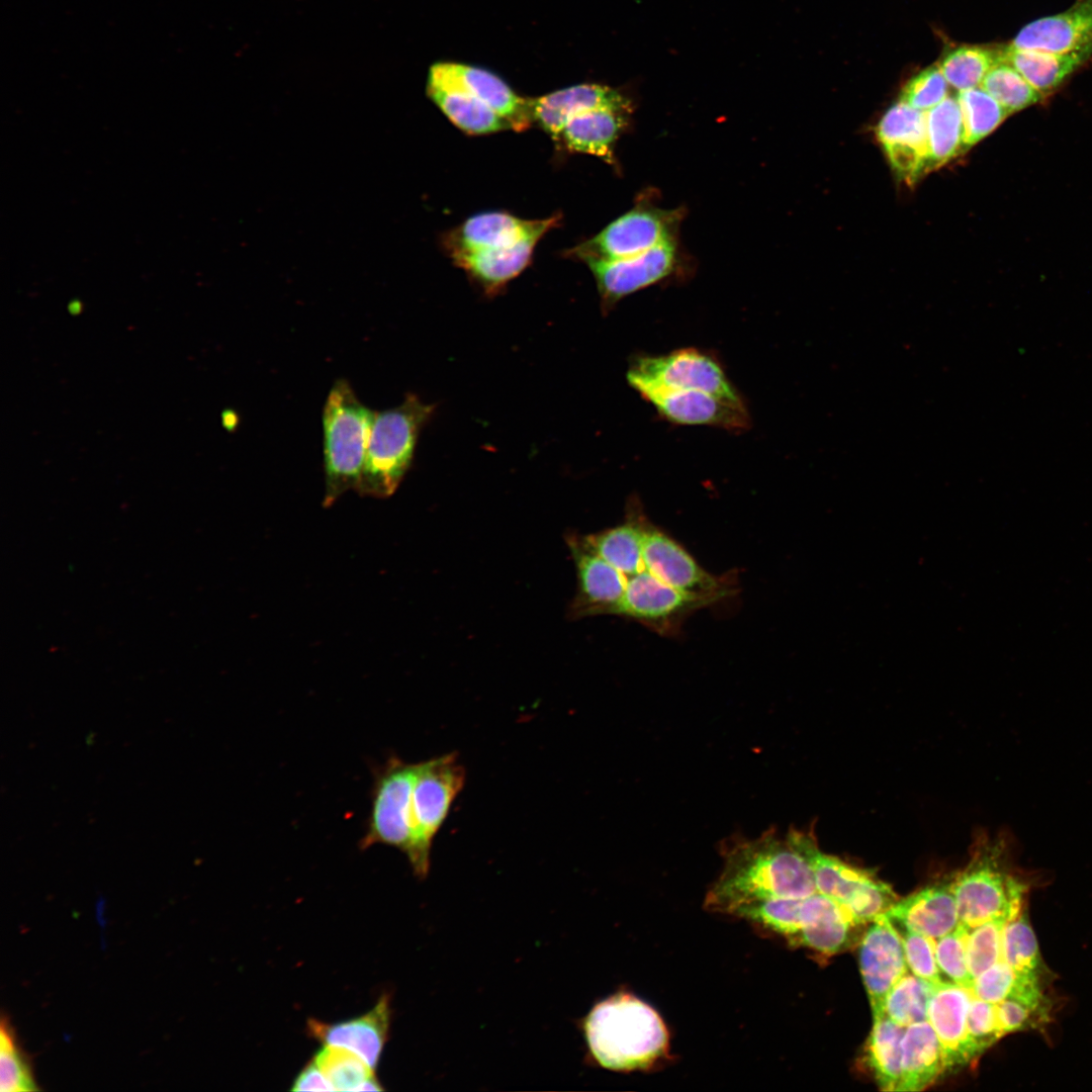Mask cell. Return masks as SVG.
Segmentation results:
<instances>
[{
  "instance_id": "2",
  "label": "cell",
  "mask_w": 1092,
  "mask_h": 1092,
  "mask_svg": "<svg viewBox=\"0 0 1092 1092\" xmlns=\"http://www.w3.org/2000/svg\"><path fill=\"white\" fill-rule=\"evenodd\" d=\"M1014 843L1007 833H980L966 867L951 881L960 924L972 928L1021 912L1031 882L1014 863Z\"/></svg>"
},
{
  "instance_id": "16",
  "label": "cell",
  "mask_w": 1092,
  "mask_h": 1092,
  "mask_svg": "<svg viewBox=\"0 0 1092 1092\" xmlns=\"http://www.w3.org/2000/svg\"><path fill=\"white\" fill-rule=\"evenodd\" d=\"M560 215L544 219H523L509 212L491 211L473 215L445 235L450 257L515 245L530 237H543L558 225Z\"/></svg>"
},
{
  "instance_id": "13",
  "label": "cell",
  "mask_w": 1092,
  "mask_h": 1092,
  "mask_svg": "<svg viewBox=\"0 0 1092 1092\" xmlns=\"http://www.w3.org/2000/svg\"><path fill=\"white\" fill-rule=\"evenodd\" d=\"M601 299V309L609 313L624 297L657 284L679 267L677 240L662 243L635 256L586 264Z\"/></svg>"
},
{
  "instance_id": "38",
  "label": "cell",
  "mask_w": 1092,
  "mask_h": 1092,
  "mask_svg": "<svg viewBox=\"0 0 1092 1092\" xmlns=\"http://www.w3.org/2000/svg\"><path fill=\"white\" fill-rule=\"evenodd\" d=\"M957 98L963 116L965 148L989 135L1010 114L982 88L959 91Z\"/></svg>"
},
{
  "instance_id": "48",
  "label": "cell",
  "mask_w": 1092,
  "mask_h": 1092,
  "mask_svg": "<svg viewBox=\"0 0 1092 1092\" xmlns=\"http://www.w3.org/2000/svg\"><path fill=\"white\" fill-rule=\"evenodd\" d=\"M292 1091H335L327 1077L312 1060L297 1075Z\"/></svg>"
},
{
  "instance_id": "4",
  "label": "cell",
  "mask_w": 1092,
  "mask_h": 1092,
  "mask_svg": "<svg viewBox=\"0 0 1092 1092\" xmlns=\"http://www.w3.org/2000/svg\"><path fill=\"white\" fill-rule=\"evenodd\" d=\"M375 412L361 402L346 379L331 387L323 411L324 505L356 489L363 469Z\"/></svg>"
},
{
  "instance_id": "49",
  "label": "cell",
  "mask_w": 1092,
  "mask_h": 1092,
  "mask_svg": "<svg viewBox=\"0 0 1092 1092\" xmlns=\"http://www.w3.org/2000/svg\"><path fill=\"white\" fill-rule=\"evenodd\" d=\"M235 422H236V419H235V415L233 413H231V412L223 413V415H222V423H223V425H224V427L226 429L234 428L235 427Z\"/></svg>"
},
{
  "instance_id": "1",
  "label": "cell",
  "mask_w": 1092,
  "mask_h": 1092,
  "mask_svg": "<svg viewBox=\"0 0 1092 1092\" xmlns=\"http://www.w3.org/2000/svg\"><path fill=\"white\" fill-rule=\"evenodd\" d=\"M723 858L704 904L712 912L734 915L757 902L817 893L802 830L791 829L786 836L767 830L753 839H734L723 847Z\"/></svg>"
},
{
  "instance_id": "46",
  "label": "cell",
  "mask_w": 1092,
  "mask_h": 1092,
  "mask_svg": "<svg viewBox=\"0 0 1092 1092\" xmlns=\"http://www.w3.org/2000/svg\"><path fill=\"white\" fill-rule=\"evenodd\" d=\"M902 942L908 970L933 985L942 977L935 958V939L915 931L902 929Z\"/></svg>"
},
{
  "instance_id": "5",
  "label": "cell",
  "mask_w": 1092,
  "mask_h": 1092,
  "mask_svg": "<svg viewBox=\"0 0 1092 1092\" xmlns=\"http://www.w3.org/2000/svg\"><path fill=\"white\" fill-rule=\"evenodd\" d=\"M434 410V404L407 393L397 406L375 412L357 492L386 497L396 490L412 465L420 433Z\"/></svg>"
},
{
  "instance_id": "50",
  "label": "cell",
  "mask_w": 1092,
  "mask_h": 1092,
  "mask_svg": "<svg viewBox=\"0 0 1092 1092\" xmlns=\"http://www.w3.org/2000/svg\"><path fill=\"white\" fill-rule=\"evenodd\" d=\"M69 310L71 311V313H72V314H77V313H79V312H80V305H79V304H78V305H76V304H75V302H73V303H72V304H71V305L69 306Z\"/></svg>"
},
{
  "instance_id": "28",
  "label": "cell",
  "mask_w": 1092,
  "mask_h": 1092,
  "mask_svg": "<svg viewBox=\"0 0 1092 1092\" xmlns=\"http://www.w3.org/2000/svg\"><path fill=\"white\" fill-rule=\"evenodd\" d=\"M648 522L638 498L632 497L622 524L580 538L589 549L628 577L642 566L643 538Z\"/></svg>"
},
{
  "instance_id": "32",
  "label": "cell",
  "mask_w": 1092,
  "mask_h": 1092,
  "mask_svg": "<svg viewBox=\"0 0 1092 1092\" xmlns=\"http://www.w3.org/2000/svg\"><path fill=\"white\" fill-rule=\"evenodd\" d=\"M905 1029L885 1013L874 1016V1025L864 1048V1064L884 1091H897Z\"/></svg>"
},
{
  "instance_id": "27",
  "label": "cell",
  "mask_w": 1092,
  "mask_h": 1092,
  "mask_svg": "<svg viewBox=\"0 0 1092 1092\" xmlns=\"http://www.w3.org/2000/svg\"><path fill=\"white\" fill-rule=\"evenodd\" d=\"M541 237H530L515 245L458 254L451 259L486 295H495L531 262Z\"/></svg>"
},
{
  "instance_id": "3",
  "label": "cell",
  "mask_w": 1092,
  "mask_h": 1092,
  "mask_svg": "<svg viewBox=\"0 0 1092 1092\" xmlns=\"http://www.w3.org/2000/svg\"><path fill=\"white\" fill-rule=\"evenodd\" d=\"M593 1058L604 1068H648L668 1046V1032L658 1013L637 997L618 993L598 1003L583 1022Z\"/></svg>"
},
{
  "instance_id": "23",
  "label": "cell",
  "mask_w": 1092,
  "mask_h": 1092,
  "mask_svg": "<svg viewBox=\"0 0 1092 1092\" xmlns=\"http://www.w3.org/2000/svg\"><path fill=\"white\" fill-rule=\"evenodd\" d=\"M886 915L903 929L932 939L942 937L960 924L951 881L929 885L898 900Z\"/></svg>"
},
{
  "instance_id": "41",
  "label": "cell",
  "mask_w": 1092,
  "mask_h": 1092,
  "mask_svg": "<svg viewBox=\"0 0 1092 1092\" xmlns=\"http://www.w3.org/2000/svg\"><path fill=\"white\" fill-rule=\"evenodd\" d=\"M0 1090L29 1092L39 1088L33 1078L30 1060L16 1041L10 1021L2 1015L0 1024Z\"/></svg>"
},
{
  "instance_id": "33",
  "label": "cell",
  "mask_w": 1092,
  "mask_h": 1092,
  "mask_svg": "<svg viewBox=\"0 0 1092 1092\" xmlns=\"http://www.w3.org/2000/svg\"><path fill=\"white\" fill-rule=\"evenodd\" d=\"M928 145V169L952 159L964 148V124L957 96H947L925 111Z\"/></svg>"
},
{
  "instance_id": "6",
  "label": "cell",
  "mask_w": 1092,
  "mask_h": 1092,
  "mask_svg": "<svg viewBox=\"0 0 1092 1092\" xmlns=\"http://www.w3.org/2000/svg\"><path fill=\"white\" fill-rule=\"evenodd\" d=\"M464 782L465 770L456 753L418 762L411 804L413 836L406 857L419 878L429 872L432 842Z\"/></svg>"
},
{
  "instance_id": "25",
  "label": "cell",
  "mask_w": 1092,
  "mask_h": 1092,
  "mask_svg": "<svg viewBox=\"0 0 1092 1092\" xmlns=\"http://www.w3.org/2000/svg\"><path fill=\"white\" fill-rule=\"evenodd\" d=\"M432 69L486 104L509 123L511 129L524 130L534 123L531 99L517 95L490 72L452 63L438 64Z\"/></svg>"
},
{
  "instance_id": "10",
  "label": "cell",
  "mask_w": 1092,
  "mask_h": 1092,
  "mask_svg": "<svg viewBox=\"0 0 1092 1092\" xmlns=\"http://www.w3.org/2000/svg\"><path fill=\"white\" fill-rule=\"evenodd\" d=\"M627 381L634 390L650 386L742 397L719 360L697 348H681L662 355L636 356L627 371Z\"/></svg>"
},
{
  "instance_id": "36",
  "label": "cell",
  "mask_w": 1092,
  "mask_h": 1092,
  "mask_svg": "<svg viewBox=\"0 0 1092 1092\" xmlns=\"http://www.w3.org/2000/svg\"><path fill=\"white\" fill-rule=\"evenodd\" d=\"M1001 56L1002 49L961 46L944 55L939 68L951 87L964 91L981 85L988 71Z\"/></svg>"
},
{
  "instance_id": "19",
  "label": "cell",
  "mask_w": 1092,
  "mask_h": 1092,
  "mask_svg": "<svg viewBox=\"0 0 1092 1092\" xmlns=\"http://www.w3.org/2000/svg\"><path fill=\"white\" fill-rule=\"evenodd\" d=\"M972 999L970 989L950 981L935 985L931 994L927 1021L939 1040L946 1071L962 1068L977 1059L968 1035Z\"/></svg>"
},
{
  "instance_id": "37",
  "label": "cell",
  "mask_w": 1092,
  "mask_h": 1092,
  "mask_svg": "<svg viewBox=\"0 0 1092 1092\" xmlns=\"http://www.w3.org/2000/svg\"><path fill=\"white\" fill-rule=\"evenodd\" d=\"M981 88L990 94L1010 114L1040 102L1043 96L1004 60L1003 56L984 77Z\"/></svg>"
},
{
  "instance_id": "45",
  "label": "cell",
  "mask_w": 1092,
  "mask_h": 1092,
  "mask_svg": "<svg viewBox=\"0 0 1092 1092\" xmlns=\"http://www.w3.org/2000/svg\"><path fill=\"white\" fill-rule=\"evenodd\" d=\"M1050 1011L1051 1006L1035 1005L1016 997L1006 998L996 1004L1002 1036L1042 1027L1051 1019Z\"/></svg>"
},
{
  "instance_id": "15",
  "label": "cell",
  "mask_w": 1092,
  "mask_h": 1092,
  "mask_svg": "<svg viewBox=\"0 0 1092 1092\" xmlns=\"http://www.w3.org/2000/svg\"><path fill=\"white\" fill-rule=\"evenodd\" d=\"M859 968L874 1016L884 1013L888 993L908 972L902 936L886 913L871 922L861 938Z\"/></svg>"
},
{
  "instance_id": "14",
  "label": "cell",
  "mask_w": 1092,
  "mask_h": 1092,
  "mask_svg": "<svg viewBox=\"0 0 1092 1092\" xmlns=\"http://www.w3.org/2000/svg\"><path fill=\"white\" fill-rule=\"evenodd\" d=\"M635 390L658 415L672 424L709 426L736 433L751 426V418L742 397L650 386Z\"/></svg>"
},
{
  "instance_id": "31",
  "label": "cell",
  "mask_w": 1092,
  "mask_h": 1092,
  "mask_svg": "<svg viewBox=\"0 0 1092 1092\" xmlns=\"http://www.w3.org/2000/svg\"><path fill=\"white\" fill-rule=\"evenodd\" d=\"M1002 56L1044 98L1085 65L1092 58V51L1051 53L1016 49L1009 44L1002 49Z\"/></svg>"
},
{
  "instance_id": "17",
  "label": "cell",
  "mask_w": 1092,
  "mask_h": 1092,
  "mask_svg": "<svg viewBox=\"0 0 1092 1092\" xmlns=\"http://www.w3.org/2000/svg\"><path fill=\"white\" fill-rule=\"evenodd\" d=\"M876 132L899 177L914 181L929 170L925 111L900 100L885 112Z\"/></svg>"
},
{
  "instance_id": "8",
  "label": "cell",
  "mask_w": 1092,
  "mask_h": 1092,
  "mask_svg": "<svg viewBox=\"0 0 1092 1092\" xmlns=\"http://www.w3.org/2000/svg\"><path fill=\"white\" fill-rule=\"evenodd\" d=\"M803 839L817 892L843 906L857 923L872 922L898 901L874 873L822 852L813 833L803 831Z\"/></svg>"
},
{
  "instance_id": "7",
  "label": "cell",
  "mask_w": 1092,
  "mask_h": 1092,
  "mask_svg": "<svg viewBox=\"0 0 1092 1092\" xmlns=\"http://www.w3.org/2000/svg\"><path fill=\"white\" fill-rule=\"evenodd\" d=\"M684 216L681 208H662L647 195L640 196L631 209L593 238L568 250L565 256L585 264L635 256L677 240Z\"/></svg>"
},
{
  "instance_id": "12",
  "label": "cell",
  "mask_w": 1092,
  "mask_h": 1092,
  "mask_svg": "<svg viewBox=\"0 0 1092 1092\" xmlns=\"http://www.w3.org/2000/svg\"><path fill=\"white\" fill-rule=\"evenodd\" d=\"M642 566L661 581L684 592L722 600L735 592L733 574L720 576L708 572L675 539L650 521L643 538Z\"/></svg>"
},
{
  "instance_id": "39",
  "label": "cell",
  "mask_w": 1092,
  "mask_h": 1092,
  "mask_svg": "<svg viewBox=\"0 0 1092 1092\" xmlns=\"http://www.w3.org/2000/svg\"><path fill=\"white\" fill-rule=\"evenodd\" d=\"M934 986L907 972L888 993L884 1013L904 1027L927 1020L928 1004Z\"/></svg>"
},
{
  "instance_id": "11",
  "label": "cell",
  "mask_w": 1092,
  "mask_h": 1092,
  "mask_svg": "<svg viewBox=\"0 0 1092 1092\" xmlns=\"http://www.w3.org/2000/svg\"><path fill=\"white\" fill-rule=\"evenodd\" d=\"M721 600L674 588L641 566L637 573L627 577L618 615L637 621L661 636H674L690 615Z\"/></svg>"
},
{
  "instance_id": "30",
  "label": "cell",
  "mask_w": 1092,
  "mask_h": 1092,
  "mask_svg": "<svg viewBox=\"0 0 1092 1092\" xmlns=\"http://www.w3.org/2000/svg\"><path fill=\"white\" fill-rule=\"evenodd\" d=\"M946 1072L939 1040L927 1020L906 1027L899 1092L921 1091Z\"/></svg>"
},
{
  "instance_id": "29",
  "label": "cell",
  "mask_w": 1092,
  "mask_h": 1092,
  "mask_svg": "<svg viewBox=\"0 0 1092 1092\" xmlns=\"http://www.w3.org/2000/svg\"><path fill=\"white\" fill-rule=\"evenodd\" d=\"M429 96L448 119L468 134L511 129L509 123L467 90L431 69Z\"/></svg>"
},
{
  "instance_id": "44",
  "label": "cell",
  "mask_w": 1092,
  "mask_h": 1092,
  "mask_svg": "<svg viewBox=\"0 0 1092 1092\" xmlns=\"http://www.w3.org/2000/svg\"><path fill=\"white\" fill-rule=\"evenodd\" d=\"M948 83L939 66H930L904 86L900 100L911 107L927 111L947 97Z\"/></svg>"
},
{
  "instance_id": "42",
  "label": "cell",
  "mask_w": 1092,
  "mask_h": 1092,
  "mask_svg": "<svg viewBox=\"0 0 1092 1092\" xmlns=\"http://www.w3.org/2000/svg\"><path fill=\"white\" fill-rule=\"evenodd\" d=\"M1006 922L1005 919H993L968 929L967 962L974 980L1001 960V938Z\"/></svg>"
},
{
  "instance_id": "18",
  "label": "cell",
  "mask_w": 1092,
  "mask_h": 1092,
  "mask_svg": "<svg viewBox=\"0 0 1092 1092\" xmlns=\"http://www.w3.org/2000/svg\"><path fill=\"white\" fill-rule=\"evenodd\" d=\"M567 542L578 581L570 615L573 618L618 615L626 590V575L589 549L580 537L572 536Z\"/></svg>"
},
{
  "instance_id": "40",
  "label": "cell",
  "mask_w": 1092,
  "mask_h": 1092,
  "mask_svg": "<svg viewBox=\"0 0 1092 1092\" xmlns=\"http://www.w3.org/2000/svg\"><path fill=\"white\" fill-rule=\"evenodd\" d=\"M1042 979L1016 973L1000 960L974 980L972 993L981 1000L998 1004L1009 997H1025L1036 991Z\"/></svg>"
},
{
  "instance_id": "26",
  "label": "cell",
  "mask_w": 1092,
  "mask_h": 1092,
  "mask_svg": "<svg viewBox=\"0 0 1092 1092\" xmlns=\"http://www.w3.org/2000/svg\"><path fill=\"white\" fill-rule=\"evenodd\" d=\"M630 113L615 108L579 112L567 120L556 144L569 153L593 155L615 165L614 148L628 127Z\"/></svg>"
},
{
  "instance_id": "9",
  "label": "cell",
  "mask_w": 1092,
  "mask_h": 1092,
  "mask_svg": "<svg viewBox=\"0 0 1092 1092\" xmlns=\"http://www.w3.org/2000/svg\"><path fill=\"white\" fill-rule=\"evenodd\" d=\"M418 763H408L391 756L377 770L371 798V809L360 847L376 844L394 847L408 853L412 844V794Z\"/></svg>"
},
{
  "instance_id": "24",
  "label": "cell",
  "mask_w": 1092,
  "mask_h": 1092,
  "mask_svg": "<svg viewBox=\"0 0 1092 1092\" xmlns=\"http://www.w3.org/2000/svg\"><path fill=\"white\" fill-rule=\"evenodd\" d=\"M533 122L556 143L573 115L597 108L631 110V102L619 91L597 84H581L531 99Z\"/></svg>"
},
{
  "instance_id": "20",
  "label": "cell",
  "mask_w": 1092,
  "mask_h": 1092,
  "mask_svg": "<svg viewBox=\"0 0 1092 1092\" xmlns=\"http://www.w3.org/2000/svg\"><path fill=\"white\" fill-rule=\"evenodd\" d=\"M1010 46L1051 53L1092 51V0H1076L1063 12L1029 22Z\"/></svg>"
},
{
  "instance_id": "47",
  "label": "cell",
  "mask_w": 1092,
  "mask_h": 1092,
  "mask_svg": "<svg viewBox=\"0 0 1092 1092\" xmlns=\"http://www.w3.org/2000/svg\"><path fill=\"white\" fill-rule=\"evenodd\" d=\"M968 1035L976 1058L1002 1037L996 1004L973 995L968 1013Z\"/></svg>"
},
{
  "instance_id": "34",
  "label": "cell",
  "mask_w": 1092,
  "mask_h": 1092,
  "mask_svg": "<svg viewBox=\"0 0 1092 1092\" xmlns=\"http://www.w3.org/2000/svg\"><path fill=\"white\" fill-rule=\"evenodd\" d=\"M314 1063L335 1091L383 1090L373 1068L356 1053L338 1045L325 1044L314 1056Z\"/></svg>"
},
{
  "instance_id": "35",
  "label": "cell",
  "mask_w": 1092,
  "mask_h": 1092,
  "mask_svg": "<svg viewBox=\"0 0 1092 1092\" xmlns=\"http://www.w3.org/2000/svg\"><path fill=\"white\" fill-rule=\"evenodd\" d=\"M1001 960L1018 974L1044 979L1045 967L1024 910L1008 920L1003 927Z\"/></svg>"
},
{
  "instance_id": "22",
  "label": "cell",
  "mask_w": 1092,
  "mask_h": 1092,
  "mask_svg": "<svg viewBox=\"0 0 1092 1092\" xmlns=\"http://www.w3.org/2000/svg\"><path fill=\"white\" fill-rule=\"evenodd\" d=\"M860 925L843 906L817 892L803 899L801 928L790 943L835 954L852 943Z\"/></svg>"
},
{
  "instance_id": "43",
  "label": "cell",
  "mask_w": 1092,
  "mask_h": 1092,
  "mask_svg": "<svg viewBox=\"0 0 1092 1092\" xmlns=\"http://www.w3.org/2000/svg\"><path fill=\"white\" fill-rule=\"evenodd\" d=\"M968 928L959 924L951 932L935 939V958L938 968L950 982L972 991L974 978L967 962Z\"/></svg>"
},
{
  "instance_id": "21",
  "label": "cell",
  "mask_w": 1092,
  "mask_h": 1092,
  "mask_svg": "<svg viewBox=\"0 0 1092 1092\" xmlns=\"http://www.w3.org/2000/svg\"><path fill=\"white\" fill-rule=\"evenodd\" d=\"M390 1014L389 998L383 995L367 1013L347 1021L327 1023L308 1019L307 1031L325 1044L356 1053L375 1069L387 1040Z\"/></svg>"
}]
</instances>
